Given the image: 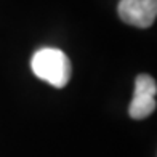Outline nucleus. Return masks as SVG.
<instances>
[{"label": "nucleus", "mask_w": 157, "mask_h": 157, "mask_svg": "<svg viewBox=\"0 0 157 157\" xmlns=\"http://www.w3.org/2000/svg\"><path fill=\"white\" fill-rule=\"evenodd\" d=\"M32 72L55 88L66 87L71 80L72 67L66 53L58 48H40L31 59Z\"/></svg>", "instance_id": "1"}, {"label": "nucleus", "mask_w": 157, "mask_h": 157, "mask_svg": "<svg viewBox=\"0 0 157 157\" xmlns=\"http://www.w3.org/2000/svg\"><path fill=\"white\" fill-rule=\"evenodd\" d=\"M155 93H157V83L155 80L147 74H140L135 78V93L130 106H128V114L132 119H146L155 111Z\"/></svg>", "instance_id": "2"}, {"label": "nucleus", "mask_w": 157, "mask_h": 157, "mask_svg": "<svg viewBox=\"0 0 157 157\" xmlns=\"http://www.w3.org/2000/svg\"><path fill=\"white\" fill-rule=\"evenodd\" d=\"M117 10L124 23L136 27H149L157 16V0H120Z\"/></svg>", "instance_id": "3"}]
</instances>
